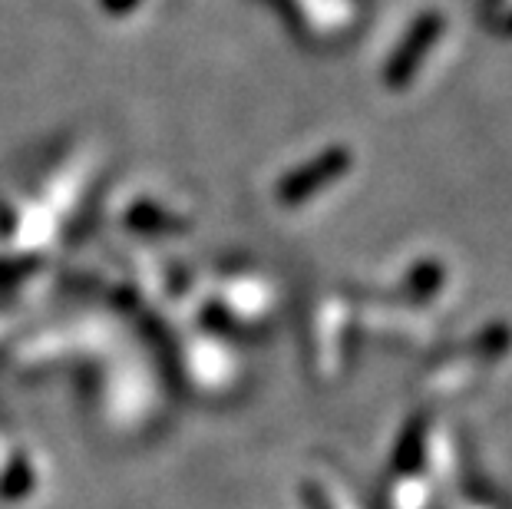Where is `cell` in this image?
<instances>
[{
	"label": "cell",
	"instance_id": "6da1fadb",
	"mask_svg": "<svg viewBox=\"0 0 512 509\" xmlns=\"http://www.w3.org/2000/svg\"><path fill=\"white\" fill-rule=\"evenodd\" d=\"M440 34H443V17L437 10H430V14L413 20L410 34L403 37V43L394 50V60H390V67L384 73L394 90H400V86H407L413 77H417V70L423 67V57H427L433 43L440 40Z\"/></svg>",
	"mask_w": 512,
	"mask_h": 509
}]
</instances>
